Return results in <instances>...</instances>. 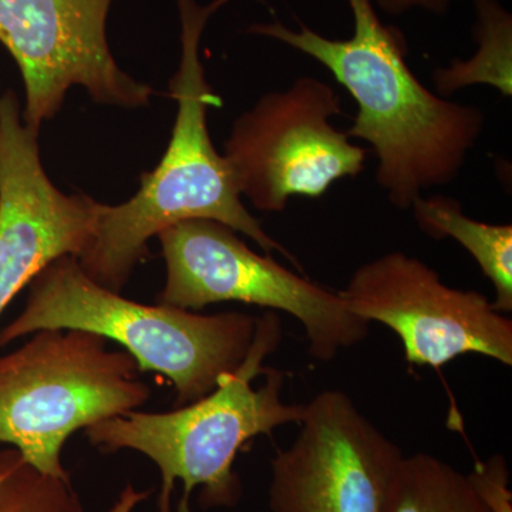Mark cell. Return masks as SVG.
I'll list each match as a JSON object with an SVG mask.
<instances>
[{"instance_id": "obj_1", "label": "cell", "mask_w": 512, "mask_h": 512, "mask_svg": "<svg viewBox=\"0 0 512 512\" xmlns=\"http://www.w3.org/2000/svg\"><path fill=\"white\" fill-rule=\"evenodd\" d=\"M355 32L332 40L299 22L254 25L249 32L272 37L318 60L357 104L350 138L366 141L377 157L376 181L389 201L410 210L421 192L453 183L483 133L478 107L448 101L421 84L407 64L406 39L384 25L372 0H348Z\"/></svg>"}, {"instance_id": "obj_2", "label": "cell", "mask_w": 512, "mask_h": 512, "mask_svg": "<svg viewBox=\"0 0 512 512\" xmlns=\"http://www.w3.org/2000/svg\"><path fill=\"white\" fill-rule=\"evenodd\" d=\"M181 18V63L170 82L178 104L173 137L163 160L141 175V188L120 205L97 202L89 244L77 256L79 265L96 284L121 293L138 262L148 256L147 242L165 228L187 220H211L241 232L265 254L279 252L298 271L292 252L266 234L261 222L242 204L231 168L212 144L207 114L221 106L207 79L200 57L202 32L211 16L228 0L198 5L177 0Z\"/></svg>"}, {"instance_id": "obj_3", "label": "cell", "mask_w": 512, "mask_h": 512, "mask_svg": "<svg viewBox=\"0 0 512 512\" xmlns=\"http://www.w3.org/2000/svg\"><path fill=\"white\" fill-rule=\"evenodd\" d=\"M278 313L258 318L254 342L237 370L225 373L210 394L167 413L133 410L87 427L94 447L104 453L134 450L161 473L158 512L171 511L175 481L183 483L178 512H191V494L201 488L205 510L232 508L241 501V478L234 463L254 437L286 424H299L305 404L282 400L285 373L265 360L282 342Z\"/></svg>"}, {"instance_id": "obj_4", "label": "cell", "mask_w": 512, "mask_h": 512, "mask_svg": "<svg viewBox=\"0 0 512 512\" xmlns=\"http://www.w3.org/2000/svg\"><path fill=\"white\" fill-rule=\"evenodd\" d=\"M258 318L241 312L200 315L144 305L86 275L76 256L47 265L29 284L25 309L0 329V349L42 329H80L119 343L141 372L173 383L175 407L202 399L234 372L254 342Z\"/></svg>"}, {"instance_id": "obj_5", "label": "cell", "mask_w": 512, "mask_h": 512, "mask_svg": "<svg viewBox=\"0 0 512 512\" xmlns=\"http://www.w3.org/2000/svg\"><path fill=\"white\" fill-rule=\"evenodd\" d=\"M126 350L80 329H42L0 356V443L42 473L70 478L64 444L77 430L140 409L151 387Z\"/></svg>"}, {"instance_id": "obj_6", "label": "cell", "mask_w": 512, "mask_h": 512, "mask_svg": "<svg viewBox=\"0 0 512 512\" xmlns=\"http://www.w3.org/2000/svg\"><path fill=\"white\" fill-rule=\"evenodd\" d=\"M157 237L167 264L158 305L201 311L241 302L288 313L305 329L309 355L319 362H332L369 336L370 323L350 311L339 292L295 274L271 254H256L221 222L181 221Z\"/></svg>"}, {"instance_id": "obj_7", "label": "cell", "mask_w": 512, "mask_h": 512, "mask_svg": "<svg viewBox=\"0 0 512 512\" xmlns=\"http://www.w3.org/2000/svg\"><path fill=\"white\" fill-rule=\"evenodd\" d=\"M339 114V94L311 76L241 114L224 154L241 197L256 210L282 212L289 198L322 197L336 181L363 173L367 151L333 127Z\"/></svg>"}, {"instance_id": "obj_8", "label": "cell", "mask_w": 512, "mask_h": 512, "mask_svg": "<svg viewBox=\"0 0 512 512\" xmlns=\"http://www.w3.org/2000/svg\"><path fill=\"white\" fill-rule=\"evenodd\" d=\"M339 293L356 316L399 336L409 365L440 370L458 356L481 355L512 366V320L483 293L444 284L419 258L379 256Z\"/></svg>"}, {"instance_id": "obj_9", "label": "cell", "mask_w": 512, "mask_h": 512, "mask_svg": "<svg viewBox=\"0 0 512 512\" xmlns=\"http://www.w3.org/2000/svg\"><path fill=\"white\" fill-rule=\"evenodd\" d=\"M299 434L271 461L272 512H389L404 456L342 390L305 404Z\"/></svg>"}, {"instance_id": "obj_10", "label": "cell", "mask_w": 512, "mask_h": 512, "mask_svg": "<svg viewBox=\"0 0 512 512\" xmlns=\"http://www.w3.org/2000/svg\"><path fill=\"white\" fill-rule=\"evenodd\" d=\"M113 0H0V43L25 83L22 119L39 131L72 86L109 106H146L153 89L120 69L107 40Z\"/></svg>"}, {"instance_id": "obj_11", "label": "cell", "mask_w": 512, "mask_h": 512, "mask_svg": "<svg viewBox=\"0 0 512 512\" xmlns=\"http://www.w3.org/2000/svg\"><path fill=\"white\" fill-rule=\"evenodd\" d=\"M37 136L16 93L0 96V315L47 265L82 254L96 221L97 201L47 177Z\"/></svg>"}, {"instance_id": "obj_12", "label": "cell", "mask_w": 512, "mask_h": 512, "mask_svg": "<svg viewBox=\"0 0 512 512\" xmlns=\"http://www.w3.org/2000/svg\"><path fill=\"white\" fill-rule=\"evenodd\" d=\"M414 220L434 239L453 238L476 259L494 286L498 312L512 311V225L487 224L467 217L460 202L444 195L417 198Z\"/></svg>"}, {"instance_id": "obj_13", "label": "cell", "mask_w": 512, "mask_h": 512, "mask_svg": "<svg viewBox=\"0 0 512 512\" xmlns=\"http://www.w3.org/2000/svg\"><path fill=\"white\" fill-rule=\"evenodd\" d=\"M389 512H491L470 476L427 453L403 456Z\"/></svg>"}, {"instance_id": "obj_14", "label": "cell", "mask_w": 512, "mask_h": 512, "mask_svg": "<svg viewBox=\"0 0 512 512\" xmlns=\"http://www.w3.org/2000/svg\"><path fill=\"white\" fill-rule=\"evenodd\" d=\"M478 52L467 62L456 60L434 72L441 97L471 84H490L505 97L512 93V19L498 0H476Z\"/></svg>"}, {"instance_id": "obj_15", "label": "cell", "mask_w": 512, "mask_h": 512, "mask_svg": "<svg viewBox=\"0 0 512 512\" xmlns=\"http://www.w3.org/2000/svg\"><path fill=\"white\" fill-rule=\"evenodd\" d=\"M0 512H86L70 478L42 473L15 448L0 451Z\"/></svg>"}, {"instance_id": "obj_16", "label": "cell", "mask_w": 512, "mask_h": 512, "mask_svg": "<svg viewBox=\"0 0 512 512\" xmlns=\"http://www.w3.org/2000/svg\"><path fill=\"white\" fill-rule=\"evenodd\" d=\"M377 5L389 13V15H400L412 8H423L431 12L444 13L450 8L453 0H376Z\"/></svg>"}, {"instance_id": "obj_17", "label": "cell", "mask_w": 512, "mask_h": 512, "mask_svg": "<svg viewBox=\"0 0 512 512\" xmlns=\"http://www.w3.org/2000/svg\"><path fill=\"white\" fill-rule=\"evenodd\" d=\"M124 512H127V510H126V511H124Z\"/></svg>"}]
</instances>
